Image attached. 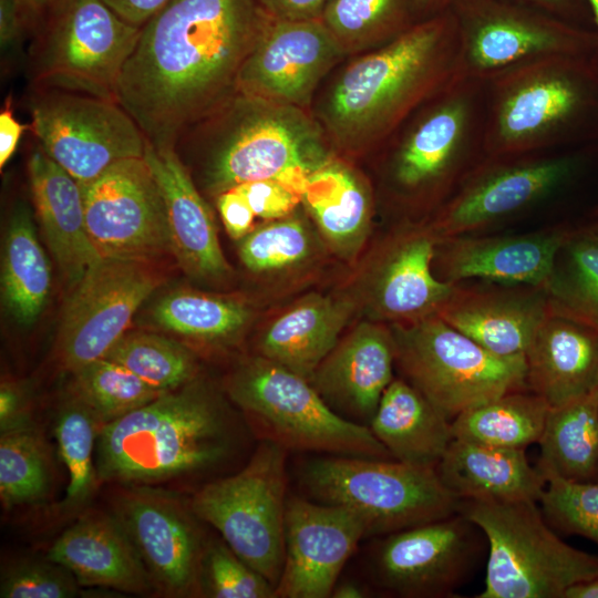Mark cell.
Here are the masks:
<instances>
[{
	"instance_id": "cell-1",
	"label": "cell",
	"mask_w": 598,
	"mask_h": 598,
	"mask_svg": "<svg viewBox=\"0 0 598 598\" xmlns=\"http://www.w3.org/2000/svg\"><path fill=\"white\" fill-rule=\"evenodd\" d=\"M268 14L256 0H172L142 28L116 101L155 147L237 93L239 70Z\"/></svg>"
},
{
	"instance_id": "cell-2",
	"label": "cell",
	"mask_w": 598,
	"mask_h": 598,
	"mask_svg": "<svg viewBox=\"0 0 598 598\" xmlns=\"http://www.w3.org/2000/svg\"><path fill=\"white\" fill-rule=\"evenodd\" d=\"M465 76L451 10L414 23L350 64L336 81L324 121L341 142H374Z\"/></svg>"
},
{
	"instance_id": "cell-3",
	"label": "cell",
	"mask_w": 598,
	"mask_h": 598,
	"mask_svg": "<svg viewBox=\"0 0 598 598\" xmlns=\"http://www.w3.org/2000/svg\"><path fill=\"white\" fill-rule=\"evenodd\" d=\"M96 443L99 481L145 485L216 466L234 435L219 402L193 380L104 424Z\"/></svg>"
},
{
	"instance_id": "cell-4",
	"label": "cell",
	"mask_w": 598,
	"mask_h": 598,
	"mask_svg": "<svg viewBox=\"0 0 598 598\" xmlns=\"http://www.w3.org/2000/svg\"><path fill=\"white\" fill-rule=\"evenodd\" d=\"M202 120L175 145L204 148V185L216 196L243 183L277 179L301 197L308 175L328 159L319 127L301 107L237 92Z\"/></svg>"
},
{
	"instance_id": "cell-5",
	"label": "cell",
	"mask_w": 598,
	"mask_h": 598,
	"mask_svg": "<svg viewBox=\"0 0 598 598\" xmlns=\"http://www.w3.org/2000/svg\"><path fill=\"white\" fill-rule=\"evenodd\" d=\"M483 83L487 157L551 152L598 110V63L592 55L528 61Z\"/></svg>"
},
{
	"instance_id": "cell-6",
	"label": "cell",
	"mask_w": 598,
	"mask_h": 598,
	"mask_svg": "<svg viewBox=\"0 0 598 598\" xmlns=\"http://www.w3.org/2000/svg\"><path fill=\"white\" fill-rule=\"evenodd\" d=\"M537 504L461 499L458 512L487 542L485 588L477 598H565L570 587L598 577V555L561 540Z\"/></svg>"
},
{
	"instance_id": "cell-7",
	"label": "cell",
	"mask_w": 598,
	"mask_h": 598,
	"mask_svg": "<svg viewBox=\"0 0 598 598\" xmlns=\"http://www.w3.org/2000/svg\"><path fill=\"white\" fill-rule=\"evenodd\" d=\"M226 389L264 440L287 451L393 458L368 425L343 417L309 380L261 355L243 362Z\"/></svg>"
},
{
	"instance_id": "cell-8",
	"label": "cell",
	"mask_w": 598,
	"mask_h": 598,
	"mask_svg": "<svg viewBox=\"0 0 598 598\" xmlns=\"http://www.w3.org/2000/svg\"><path fill=\"white\" fill-rule=\"evenodd\" d=\"M301 478L319 502L354 512L367 536L389 535L458 512L435 468L394 458L329 455L307 462Z\"/></svg>"
},
{
	"instance_id": "cell-9",
	"label": "cell",
	"mask_w": 598,
	"mask_h": 598,
	"mask_svg": "<svg viewBox=\"0 0 598 598\" xmlns=\"http://www.w3.org/2000/svg\"><path fill=\"white\" fill-rule=\"evenodd\" d=\"M395 362L450 421L505 393L525 390V355L499 357L439 315L392 328Z\"/></svg>"
},
{
	"instance_id": "cell-10",
	"label": "cell",
	"mask_w": 598,
	"mask_h": 598,
	"mask_svg": "<svg viewBox=\"0 0 598 598\" xmlns=\"http://www.w3.org/2000/svg\"><path fill=\"white\" fill-rule=\"evenodd\" d=\"M484 83L466 75L425 103L392 153L400 193L446 200L484 156Z\"/></svg>"
},
{
	"instance_id": "cell-11",
	"label": "cell",
	"mask_w": 598,
	"mask_h": 598,
	"mask_svg": "<svg viewBox=\"0 0 598 598\" xmlns=\"http://www.w3.org/2000/svg\"><path fill=\"white\" fill-rule=\"evenodd\" d=\"M286 453L264 440L243 470L205 485L189 507L275 588L285 560Z\"/></svg>"
},
{
	"instance_id": "cell-12",
	"label": "cell",
	"mask_w": 598,
	"mask_h": 598,
	"mask_svg": "<svg viewBox=\"0 0 598 598\" xmlns=\"http://www.w3.org/2000/svg\"><path fill=\"white\" fill-rule=\"evenodd\" d=\"M53 9L35 50L34 85L116 101L121 72L143 27L126 22L102 0H64Z\"/></svg>"
},
{
	"instance_id": "cell-13",
	"label": "cell",
	"mask_w": 598,
	"mask_h": 598,
	"mask_svg": "<svg viewBox=\"0 0 598 598\" xmlns=\"http://www.w3.org/2000/svg\"><path fill=\"white\" fill-rule=\"evenodd\" d=\"M450 10L464 73L481 82L528 61L598 50L596 34L509 0H455Z\"/></svg>"
},
{
	"instance_id": "cell-14",
	"label": "cell",
	"mask_w": 598,
	"mask_h": 598,
	"mask_svg": "<svg viewBox=\"0 0 598 598\" xmlns=\"http://www.w3.org/2000/svg\"><path fill=\"white\" fill-rule=\"evenodd\" d=\"M30 110L40 147L79 184L95 179L116 162L144 156L146 138L116 101L38 89Z\"/></svg>"
},
{
	"instance_id": "cell-15",
	"label": "cell",
	"mask_w": 598,
	"mask_h": 598,
	"mask_svg": "<svg viewBox=\"0 0 598 598\" xmlns=\"http://www.w3.org/2000/svg\"><path fill=\"white\" fill-rule=\"evenodd\" d=\"M580 167L581 158L569 153L483 156L430 227L439 239L477 233L551 198Z\"/></svg>"
},
{
	"instance_id": "cell-16",
	"label": "cell",
	"mask_w": 598,
	"mask_h": 598,
	"mask_svg": "<svg viewBox=\"0 0 598 598\" xmlns=\"http://www.w3.org/2000/svg\"><path fill=\"white\" fill-rule=\"evenodd\" d=\"M161 282L144 260L102 258L92 266L73 287L62 313L56 357L63 369L73 373L104 358Z\"/></svg>"
},
{
	"instance_id": "cell-17",
	"label": "cell",
	"mask_w": 598,
	"mask_h": 598,
	"mask_svg": "<svg viewBox=\"0 0 598 598\" xmlns=\"http://www.w3.org/2000/svg\"><path fill=\"white\" fill-rule=\"evenodd\" d=\"M487 551L483 532L457 512L389 535L374 555L375 579L404 598L451 597Z\"/></svg>"
},
{
	"instance_id": "cell-18",
	"label": "cell",
	"mask_w": 598,
	"mask_h": 598,
	"mask_svg": "<svg viewBox=\"0 0 598 598\" xmlns=\"http://www.w3.org/2000/svg\"><path fill=\"white\" fill-rule=\"evenodd\" d=\"M80 186L87 233L103 258L148 261L172 250L165 204L144 156Z\"/></svg>"
},
{
	"instance_id": "cell-19",
	"label": "cell",
	"mask_w": 598,
	"mask_h": 598,
	"mask_svg": "<svg viewBox=\"0 0 598 598\" xmlns=\"http://www.w3.org/2000/svg\"><path fill=\"white\" fill-rule=\"evenodd\" d=\"M115 496L113 515L136 547L155 591L168 597L202 591L205 548L187 508L151 487L124 488Z\"/></svg>"
},
{
	"instance_id": "cell-20",
	"label": "cell",
	"mask_w": 598,
	"mask_h": 598,
	"mask_svg": "<svg viewBox=\"0 0 598 598\" xmlns=\"http://www.w3.org/2000/svg\"><path fill=\"white\" fill-rule=\"evenodd\" d=\"M343 50L320 19L268 17L239 70L237 92L302 107Z\"/></svg>"
},
{
	"instance_id": "cell-21",
	"label": "cell",
	"mask_w": 598,
	"mask_h": 598,
	"mask_svg": "<svg viewBox=\"0 0 598 598\" xmlns=\"http://www.w3.org/2000/svg\"><path fill=\"white\" fill-rule=\"evenodd\" d=\"M365 536L363 520L347 507L287 501L285 560L275 596L330 597L347 560Z\"/></svg>"
},
{
	"instance_id": "cell-22",
	"label": "cell",
	"mask_w": 598,
	"mask_h": 598,
	"mask_svg": "<svg viewBox=\"0 0 598 598\" xmlns=\"http://www.w3.org/2000/svg\"><path fill=\"white\" fill-rule=\"evenodd\" d=\"M569 230L473 236L439 239L433 262L439 279L461 283L477 279L487 283L544 288L559 248Z\"/></svg>"
},
{
	"instance_id": "cell-23",
	"label": "cell",
	"mask_w": 598,
	"mask_h": 598,
	"mask_svg": "<svg viewBox=\"0 0 598 598\" xmlns=\"http://www.w3.org/2000/svg\"><path fill=\"white\" fill-rule=\"evenodd\" d=\"M437 241L429 226L409 228L384 245L368 290V307L374 318L409 323L437 315L455 288L434 274Z\"/></svg>"
},
{
	"instance_id": "cell-24",
	"label": "cell",
	"mask_w": 598,
	"mask_h": 598,
	"mask_svg": "<svg viewBox=\"0 0 598 598\" xmlns=\"http://www.w3.org/2000/svg\"><path fill=\"white\" fill-rule=\"evenodd\" d=\"M491 285L456 283L437 315L496 355H525L550 312L546 292L538 287Z\"/></svg>"
},
{
	"instance_id": "cell-25",
	"label": "cell",
	"mask_w": 598,
	"mask_h": 598,
	"mask_svg": "<svg viewBox=\"0 0 598 598\" xmlns=\"http://www.w3.org/2000/svg\"><path fill=\"white\" fill-rule=\"evenodd\" d=\"M144 159L165 204L172 252L190 277L224 278L230 271L217 236L214 216L174 147L145 142Z\"/></svg>"
},
{
	"instance_id": "cell-26",
	"label": "cell",
	"mask_w": 598,
	"mask_h": 598,
	"mask_svg": "<svg viewBox=\"0 0 598 598\" xmlns=\"http://www.w3.org/2000/svg\"><path fill=\"white\" fill-rule=\"evenodd\" d=\"M394 363L392 331L364 322L333 348L309 381L330 408L369 426L393 380Z\"/></svg>"
},
{
	"instance_id": "cell-27",
	"label": "cell",
	"mask_w": 598,
	"mask_h": 598,
	"mask_svg": "<svg viewBox=\"0 0 598 598\" xmlns=\"http://www.w3.org/2000/svg\"><path fill=\"white\" fill-rule=\"evenodd\" d=\"M47 558L66 568L80 586L136 595L155 591L136 547L114 515L94 511L81 516L54 540Z\"/></svg>"
},
{
	"instance_id": "cell-28",
	"label": "cell",
	"mask_w": 598,
	"mask_h": 598,
	"mask_svg": "<svg viewBox=\"0 0 598 598\" xmlns=\"http://www.w3.org/2000/svg\"><path fill=\"white\" fill-rule=\"evenodd\" d=\"M527 389L557 408L598 390V330L549 312L525 353Z\"/></svg>"
},
{
	"instance_id": "cell-29",
	"label": "cell",
	"mask_w": 598,
	"mask_h": 598,
	"mask_svg": "<svg viewBox=\"0 0 598 598\" xmlns=\"http://www.w3.org/2000/svg\"><path fill=\"white\" fill-rule=\"evenodd\" d=\"M28 173L42 234L73 288L103 258L87 233L81 186L41 147L31 153Z\"/></svg>"
},
{
	"instance_id": "cell-30",
	"label": "cell",
	"mask_w": 598,
	"mask_h": 598,
	"mask_svg": "<svg viewBox=\"0 0 598 598\" xmlns=\"http://www.w3.org/2000/svg\"><path fill=\"white\" fill-rule=\"evenodd\" d=\"M458 499L539 501L546 481L524 448H507L453 439L435 466Z\"/></svg>"
},
{
	"instance_id": "cell-31",
	"label": "cell",
	"mask_w": 598,
	"mask_h": 598,
	"mask_svg": "<svg viewBox=\"0 0 598 598\" xmlns=\"http://www.w3.org/2000/svg\"><path fill=\"white\" fill-rule=\"evenodd\" d=\"M369 427L394 460L417 466L435 468L453 441L451 421L403 379L388 385Z\"/></svg>"
},
{
	"instance_id": "cell-32",
	"label": "cell",
	"mask_w": 598,
	"mask_h": 598,
	"mask_svg": "<svg viewBox=\"0 0 598 598\" xmlns=\"http://www.w3.org/2000/svg\"><path fill=\"white\" fill-rule=\"evenodd\" d=\"M351 310L348 301L317 295L307 298L266 329L260 355L310 380L337 346Z\"/></svg>"
},
{
	"instance_id": "cell-33",
	"label": "cell",
	"mask_w": 598,
	"mask_h": 598,
	"mask_svg": "<svg viewBox=\"0 0 598 598\" xmlns=\"http://www.w3.org/2000/svg\"><path fill=\"white\" fill-rule=\"evenodd\" d=\"M301 202L330 246L352 255L363 243L371 220L368 186L346 165L328 158L307 177Z\"/></svg>"
},
{
	"instance_id": "cell-34",
	"label": "cell",
	"mask_w": 598,
	"mask_h": 598,
	"mask_svg": "<svg viewBox=\"0 0 598 598\" xmlns=\"http://www.w3.org/2000/svg\"><path fill=\"white\" fill-rule=\"evenodd\" d=\"M51 289V268L40 245L30 208L18 203L10 216L2 254L1 292L11 317L33 323L44 309Z\"/></svg>"
},
{
	"instance_id": "cell-35",
	"label": "cell",
	"mask_w": 598,
	"mask_h": 598,
	"mask_svg": "<svg viewBox=\"0 0 598 598\" xmlns=\"http://www.w3.org/2000/svg\"><path fill=\"white\" fill-rule=\"evenodd\" d=\"M537 468L571 482H595L598 475V390L570 403L549 408L537 443Z\"/></svg>"
},
{
	"instance_id": "cell-36",
	"label": "cell",
	"mask_w": 598,
	"mask_h": 598,
	"mask_svg": "<svg viewBox=\"0 0 598 598\" xmlns=\"http://www.w3.org/2000/svg\"><path fill=\"white\" fill-rule=\"evenodd\" d=\"M548 411L546 401L530 390L508 392L454 417L453 439L525 450L538 443Z\"/></svg>"
},
{
	"instance_id": "cell-37",
	"label": "cell",
	"mask_w": 598,
	"mask_h": 598,
	"mask_svg": "<svg viewBox=\"0 0 598 598\" xmlns=\"http://www.w3.org/2000/svg\"><path fill=\"white\" fill-rule=\"evenodd\" d=\"M249 318L248 307L239 300L193 290L172 291L151 311V319L162 330L208 343L234 339Z\"/></svg>"
},
{
	"instance_id": "cell-38",
	"label": "cell",
	"mask_w": 598,
	"mask_h": 598,
	"mask_svg": "<svg viewBox=\"0 0 598 598\" xmlns=\"http://www.w3.org/2000/svg\"><path fill=\"white\" fill-rule=\"evenodd\" d=\"M544 290L550 312L598 330V241L569 230Z\"/></svg>"
},
{
	"instance_id": "cell-39",
	"label": "cell",
	"mask_w": 598,
	"mask_h": 598,
	"mask_svg": "<svg viewBox=\"0 0 598 598\" xmlns=\"http://www.w3.org/2000/svg\"><path fill=\"white\" fill-rule=\"evenodd\" d=\"M52 482L51 457L41 433L29 425L1 432L0 498L12 507L43 499Z\"/></svg>"
},
{
	"instance_id": "cell-40",
	"label": "cell",
	"mask_w": 598,
	"mask_h": 598,
	"mask_svg": "<svg viewBox=\"0 0 598 598\" xmlns=\"http://www.w3.org/2000/svg\"><path fill=\"white\" fill-rule=\"evenodd\" d=\"M95 413L74 393L61 405L54 424L59 453L69 472L63 507L78 509L97 485L93 448L102 427Z\"/></svg>"
},
{
	"instance_id": "cell-41",
	"label": "cell",
	"mask_w": 598,
	"mask_h": 598,
	"mask_svg": "<svg viewBox=\"0 0 598 598\" xmlns=\"http://www.w3.org/2000/svg\"><path fill=\"white\" fill-rule=\"evenodd\" d=\"M157 390H176L195 380L197 364L188 349L152 332H126L104 357Z\"/></svg>"
},
{
	"instance_id": "cell-42",
	"label": "cell",
	"mask_w": 598,
	"mask_h": 598,
	"mask_svg": "<svg viewBox=\"0 0 598 598\" xmlns=\"http://www.w3.org/2000/svg\"><path fill=\"white\" fill-rule=\"evenodd\" d=\"M73 375V393L95 413L102 425L165 393L106 358L83 365Z\"/></svg>"
},
{
	"instance_id": "cell-43",
	"label": "cell",
	"mask_w": 598,
	"mask_h": 598,
	"mask_svg": "<svg viewBox=\"0 0 598 598\" xmlns=\"http://www.w3.org/2000/svg\"><path fill=\"white\" fill-rule=\"evenodd\" d=\"M410 1L412 2V0H328L320 20L343 49L360 43H386L414 24L409 23Z\"/></svg>"
},
{
	"instance_id": "cell-44",
	"label": "cell",
	"mask_w": 598,
	"mask_h": 598,
	"mask_svg": "<svg viewBox=\"0 0 598 598\" xmlns=\"http://www.w3.org/2000/svg\"><path fill=\"white\" fill-rule=\"evenodd\" d=\"M545 488L538 503L553 529L582 536L598 547V481L571 482L543 475Z\"/></svg>"
},
{
	"instance_id": "cell-45",
	"label": "cell",
	"mask_w": 598,
	"mask_h": 598,
	"mask_svg": "<svg viewBox=\"0 0 598 598\" xmlns=\"http://www.w3.org/2000/svg\"><path fill=\"white\" fill-rule=\"evenodd\" d=\"M311 251V238L299 218L285 217L251 230L244 237L239 256L254 272L285 269L303 261Z\"/></svg>"
},
{
	"instance_id": "cell-46",
	"label": "cell",
	"mask_w": 598,
	"mask_h": 598,
	"mask_svg": "<svg viewBox=\"0 0 598 598\" xmlns=\"http://www.w3.org/2000/svg\"><path fill=\"white\" fill-rule=\"evenodd\" d=\"M200 588L214 598H274L275 587L227 545L213 543L204 550Z\"/></svg>"
},
{
	"instance_id": "cell-47",
	"label": "cell",
	"mask_w": 598,
	"mask_h": 598,
	"mask_svg": "<svg viewBox=\"0 0 598 598\" xmlns=\"http://www.w3.org/2000/svg\"><path fill=\"white\" fill-rule=\"evenodd\" d=\"M80 584L63 566L47 558L21 560L8 567L1 577V598H70Z\"/></svg>"
},
{
	"instance_id": "cell-48",
	"label": "cell",
	"mask_w": 598,
	"mask_h": 598,
	"mask_svg": "<svg viewBox=\"0 0 598 598\" xmlns=\"http://www.w3.org/2000/svg\"><path fill=\"white\" fill-rule=\"evenodd\" d=\"M248 202L256 217L281 219L288 217L301 200L299 194L277 179H260L235 187Z\"/></svg>"
},
{
	"instance_id": "cell-49",
	"label": "cell",
	"mask_w": 598,
	"mask_h": 598,
	"mask_svg": "<svg viewBox=\"0 0 598 598\" xmlns=\"http://www.w3.org/2000/svg\"><path fill=\"white\" fill-rule=\"evenodd\" d=\"M223 224L231 238L240 239L252 230L256 217L246 198L235 188L216 196Z\"/></svg>"
},
{
	"instance_id": "cell-50",
	"label": "cell",
	"mask_w": 598,
	"mask_h": 598,
	"mask_svg": "<svg viewBox=\"0 0 598 598\" xmlns=\"http://www.w3.org/2000/svg\"><path fill=\"white\" fill-rule=\"evenodd\" d=\"M271 18L279 20L320 19L328 0H256Z\"/></svg>"
},
{
	"instance_id": "cell-51",
	"label": "cell",
	"mask_w": 598,
	"mask_h": 598,
	"mask_svg": "<svg viewBox=\"0 0 598 598\" xmlns=\"http://www.w3.org/2000/svg\"><path fill=\"white\" fill-rule=\"evenodd\" d=\"M29 424L22 392L13 383L2 382L0 389V431L6 432Z\"/></svg>"
},
{
	"instance_id": "cell-52",
	"label": "cell",
	"mask_w": 598,
	"mask_h": 598,
	"mask_svg": "<svg viewBox=\"0 0 598 598\" xmlns=\"http://www.w3.org/2000/svg\"><path fill=\"white\" fill-rule=\"evenodd\" d=\"M126 22L143 27L172 0H102Z\"/></svg>"
},
{
	"instance_id": "cell-53",
	"label": "cell",
	"mask_w": 598,
	"mask_h": 598,
	"mask_svg": "<svg viewBox=\"0 0 598 598\" xmlns=\"http://www.w3.org/2000/svg\"><path fill=\"white\" fill-rule=\"evenodd\" d=\"M21 27L22 12L18 0H0V43L3 52L16 48Z\"/></svg>"
},
{
	"instance_id": "cell-54",
	"label": "cell",
	"mask_w": 598,
	"mask_h": 598,
	"mask_svg": "<svg viewBox=\"0 0 598 598\" xmlns=\"http://www.w3.org/2000/svg\"><path fill=\"white\" fill-rule=\"evenodd\" d=\"M25 125L21 124L13 115L11 109L6 107L0 113V168L8 163L13 155L21 138Z\"/></svg>"
},
{
	"instance_id": "cell-55",
	"label": "cell",
	"mask_w": 598,
	"mask_h": 598,
	"mask_svg": "<svg viewBox=\"0 0 598 598\" xmlns=\"http://www.w3.org/2000/svg\"><path fill=\"white\" fill-rule=\"evenodd\" d=\"M569 22L576 0H509Z\"/></svg>"
},
{
	"instance_id": "cell-56",
	"label": "cell",
	"mask_w": 598,
	"mask_h": 598,
	"mask_svg": "<svg viewBox=\"0 0 598 598\" xmlns=\"http://www.w3.org/2000/svg\"><path fill=\"white\" fill-rule=\"evenodd\" d=\"M565 598H598V577L570 587Z\"/></svg>"
},
{
	"instance_id": "cell-57",
	"label": "cell",
	"mask_w": 598,
	"mask_h": 598,
	"mask_svg": "<svg viewBox=\"0 0 598 598\" xmlns=\"http://www.w3.org/2000/svg\"><path fill=\"white\" fill-rule=\"evenodd\" d=\"M364 590L357 584L351 581L336 585L331 597L334 598H362L364 597Z\"/></svg>"
},
{
	"instance_id": "cell-58",
	"label": "cell",
	"mask_w": 598,
	"mask_h": 598,
	"mask_svg": "<svg viewBox=\"0 0 598 598\" xmlns=\"http://www.w3.org/2000/svg\"><path fill=\"white\" fill-rule=\"evenodd\" d=\"M22 16L37 17L51 7V0H18Z\"/></svg>"
},
{
	"instance_id": "cell-59",
	"label": "cell",
	"mask_w": 598,
	"mask_h": 598,
	"mask_svg": "<svg viewBox=\"0 0 598 598\" xmlns=\"http://www.w3.org/2000/svg\"><path fill=\"white\" fill-rule=\"evenodd\" d=\"M455 0H412L413 4L424 11L440 14L450 10Z\"/></svg>"
},
{
	"instance_id": "cell-60",
	"label": "cell",
	"mask_w": 598,
	"mask_h": 598,
	"mask_svg": "<svg viewBox=\"0 0 598 598\" xmlns=\"http://www.w3.org/2000/svg\"><path fill=\"white\" fill-rule=\"evenodd\" d=\"M578 230L587 237L598 241V219H594V221L578 228Z\"/></svg>"
},
{
	"instance_id": "cell-61",
	"label": "cell",
	"mask_w": 598,
	"mask_h": 598,
	"mask_svg": "<svg viewBox=\"0 0 598 598\" xmlns=\"http://www.w3.org/2000/svg\"><path fill=\"white\" fill-rule=\"evenodd\" d=\"M587 2L589 3L592 16H594L596 30H597L596 31V37H597V41H598V0H587Z\"/></svg>"
},
{
	"instance_id": "cell-62",
	"label": "cell",
	"mask_w": 598,
	"mask_h": 598,
	"mask_svg": "<svg viewBox=\"0 0 598 598\" xmlns=\"http://www.w3.org/2000/svg\"><path fill=\"white\" fill-rule=\"evenodd\" d=\"M590 215L594 219H598V204L591 209Z\"/></svg>"
},
{
	"instance_id": "cell-63",
	"label": "cell",
	"mask_w": 598,
	"mask_h": 598,
	"mask_svg": "<svg viewBox=\"0 0 598 598\" xmlns=\"http://www.w3.org/2000/svg\"><path fill=\"white\" fill-rule=\"evenodd\" d=\"M64 0H51V7H55L56 4L61 3Z\"/></svg>"
},
{
	"instance_id": "cell-64",
	"label": "cell",
	"mask_w": 598,
	"mask_h": 598,
	"mask_svg": "<svg viewBox=\"0 0 598 598\" xmlns=\"http://www.w3.org/2000/svg\"><path fill=\"white\" fill-rule=\"evenodd\" d=\"M596 481H598V475H597V480H596Z\"/></svg>"
}]
</instances>
